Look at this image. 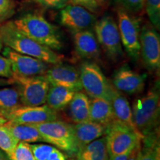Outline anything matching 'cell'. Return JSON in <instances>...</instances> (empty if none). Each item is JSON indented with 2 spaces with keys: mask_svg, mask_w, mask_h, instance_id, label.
<instances>
[{
  "mask_svg": "<svg viewBox=\"0 0 160 160\" xmlns=\"http://www.w3.org/2000/svg\"><path fill=\"white\" fill-rule=\"evenodd\" d=\"M0 42L17 53L35 57L51 65L62 63L63 61V56L24 34L17 28L13 21L6 22L0 25Z\"/></svg>",
  "mask_w": 160,
  "mask_h": 160,
  "instance_id": "cell-1",
  "label": "cell"
},
{
  "mask_svg": "<svg viewBox=\"0 0 160 160\" xmlns=\"http://www.w3.org/2000/svg\"><path fill=\"white\" fill-rule=\"evenodd\" d=\"M22 33L37 42L53 51H60L63 47L61 34L57 26L49 22L39 13H27L13 21Z\"/></svg>",
  "mask_w": 160,
  "mask_h": 160,
  "instance_id": "cell-2",
  "label": "cell"
},
{
  "mask_svg": "<svg viewBox=\"0 0 160 160\" xmlns=\"http://www.w3.org/2000/svg\"><path fill=\"white\" fill-rule=\"evenodd\" d=\"M159 110V92L157 88L150 89L133 105V124L143 137L157 131Z\"/></svg>",
  "mask_w": 160,
  "mask_h": 160,
  "instance_id": "cell-3",
  "label": "cell"
},
{
  "mask_svg": "<svg viewBox=\"0 0 160 160\" xmlns=\"http://www.w3.org/2000/svg\"><path fill=\"white\" fill-rule=\"evenodd\" d=\"M33 125L45 142L50 143L70 155L77 154L79 148L73 133V125L57 119Z\"/></svg>",
  "mask_w": 160,
  "mask_h": 160,
  "instance_id": "cell-4",
  "label": "cell"
},
{
  "mask_svg": "<svg viewBox=\"0 0 160 160\" xmlns=\"http://www.w3.org/2000/svg\"><path fill=\"white\" fill-rule=\"evenodd\" d=\"M105 137L108 157L133 150L143 138L137 129L117 119L106 127Z\"/></svg>",
  "mask_w": 160,
  "mask_h": 160,
  "instance_id": "cell-5",
  "label": "cell"
},
{
  "mask_svg": "<svg viewBox=\"0 0 160 160\" xmlns=\"http://www.w3.org/2000/svg\"><path fill=\"white\" fill-rule=\"evenodd\" d=\"M9 79L10 83L17 85L22 105L39 106L45 103L50 84L44 75L21 77L13 74Z\"/></svg>",
  "mask_w": 160,
  "mask_h": 160,
  "instance_id": "cell-6",
  "label": "cell"
},
{
  "mask_svg": "<svg viewBox=\"0 0 160 160\" xmlns=\"http://www.w3.org/2000/svg\"><path fill=\"white\" fill-rule=\"evenodd\" d=\"M79 73L82 90L90 97L109 100L113 85L97 63L91 61L84 62L80 65Z\"/></svg>",
  "mask_w": 160,
  "mask_h": 160,
  "instance_id": "cell-7",
  "label": "cell"
},
{
  "mask_svg": "<svg viewBox=\"0 0 160 160\" xmlns=\"http://www.w3.org/2000/svg\"><path fill=\"white\" fill-rule=\"evenodd\" d=\"M94 32L99 45L110 59L117 61L123 55L117 23L111 16H105L96 22Z\"/></svg>",
  "mask_w": 160,
  "mask_h": 160,
  "instance_id": "cell-8",
  "label": "cell"
},
{
  "mask_svg": "<svg viewBox=\"0 0 160 160\" xmlns=\"http://www.w3.org/2000/svg\"><path fill=\"white\" fill-rule=\"evenodd\" d=\"M117 17L122 45L129 57L137 61L140 57V19L120 8Z\"/></svg>",
  "mask_w": 160,
  "mask_h": 160,
  "instance_id": "cell-9",
  "label": "cell"
},
{
  "mask_svg": "<svg viewBox=\"0 0 160 160\" xmlns=\"http://www.w3.org/2000/svg\"><path fill=\"white\" fill-rule=\"evenodd\" d=\"M13 124H37L58 119L57 112L47 105L39 106L21 105L2 115Z\"/></svg>",
  "mask_w": 160,
  "mask_h": 160,
  "instance_id": "cell-10",
  "label": "cell"
},
{
  "mask_svg": "<svg viewBox=\"0 0 160 160\" xmlns=\"http://www.w3.org/2000/svg\"><path fill=\"white\" fill-rule=\"evenodd\" d=\"M4 57L9 59L13 74L21 77L44 75L48 69V63L37 58L17 53L9 48L3 49Z\"/></svg>",
  "mask_w": 160,
  "mask_h": 160,
  "instance_id": "cell-11",
  "label": "cell"
},
{
  "mask_svg": "<svg viewBox=\"0 0 160 160\" xmlns=\"http://www.w3.org/2000/svg\"><path fill=\"white\" fill-rule=\"evenodd\" d=\"M140 55L149 71L160 68V38L153 26L145 25L140 32Z\"/></svg>",
  "mask_w": 160,
  "mask_h": 160,
  "instance_id": "cell-12",
  "label": "cell"
},
{
  "mask_svg": "<svg viewBox=\"0 0 160 160\" xmlns=\"http://www.w3.org/2000/svg\"><path fill=\"white\" fill-rule=\"evenodd\" d=\"M59 21L61 25L75 32L92 28L97 22V17L82 6L71 3L62 8Z\"/></svg>",
  "mask_w": 160,
  "mask_h": 160,
  "instance_id": "cell-13",
  "label": "cell"
},
{
  "mask_svg": "<svg viewBox=\"0 0 160 160\" xmlns=\"http://www.w3.org/2000/svg\"><path fill=\"white\" fill-rule=\"evenodd\" d=\"M51 85L62 86L77 92L82 90L79 73L73 66L59 63L48 68L44 74Z\"/></svg>",
  "mask_w": 160,
  "mask_h": 160,
  "instance_id": "cell-14",
  "label": "cell"
},
{
  "mask_svg": "<svg viewBox=\"0 0 160 160\" xmlns=\"http://www.w3.org/2000/svg\"><path fill=\"white\" fill-rule=\"evenodd\" d=\"M146 78V74H141L128 65H124L115 72L111 83L119 91L127 94H136L143 91Z\"/></svg>",
  "mask_w": 160,
  "mask_h": 160,
  "instance_id": "cell-15",
  "label": "cell"
},
{
  "mask_svg": "<svg viewBox=\"0 0 160 160\" xmlns=\"http://www.w3.org/2000/svg\"><path fill=\"white\" fill-rule=\"evenodd\" d=\"M76 51L80 57L86 59H97L101 54L100 46L95 33L91 29L73 32Z\"/></svg>",
  "mask_w": 160,
  "mask_h": 160,
  "instance_id": "cell-16",
  "label": "cell"
},
{
  "mask_svg": "<svg viewBox=\"0 0 160 160\" xmlns=\"http://www.w3.org/2000/svg\"><path fill=\"white\" fill-rule=\"evenodd\" d=\"M73 130L78 148L83 147L105 134L106 127L101 124L88 120L73 125Z\"/></svg>",
  "mask_w": 160,
  "mask_h": 160,
  "instance_id": "cell-17",
  "label": "cell"
},
{
  "mask_svg": "<svg viewBox=\"0 0 160 160\" xmlns=\"http://www.w3.org/2000/svg\"><path fill=\"white\" fill-rule=\"evenodd\" d=\"M108 101L112 106L115 119L137 129L133 122L132 109L128 100L120 91L116 89L113 85L111 88Z\"/></svg>",
  "mask_w": 160,
  "mask_h": 160,
  "instance_id": "cell-18",
  "label": "cell"
},
{
  "mask_svg": "<svg viewBox=\"0 0 160 160\" xmlns=\"http://www.w3.org/2000/svg\"><path fill=\"white\" fill-rule=\"evenodd\" d=\"M116 119L108 100L103 98H91L90 100L89 120L105 127Z\"/></svg>",
  "mask_w": 160,
  "mask_h": 160,
  "instance_id": "cell-19",
  "label": "cell"
},
{
  "mask_svg": "<svg viewBox=\"0 0 160 160\" xmlns=\"http://www.w3.org/2000/svg\"><path fill=\"white\" fill-rule=\"evenodd\" d=\"M68 106L69 117L75 124L89 120L90 99L84 92H75Z\"/></svg>",
  "mask_w": 160,
  "mask_h": 160,
  "instance_id": "cell-20",
  "label": "cell"
},
{
  "mask_svg": "<svg viewBox=\"0 0 160 160\" xmlns=\"http://www.w3.org/2000/svg\"><path fill=\"white\" fill-rule=\"evenodd\" d=\"M75 91L67 88L50 85L45 103L53 111H62L68 105Z\"/></svg>",
  "mask_w": 160,
  "mask_h": 160,
  "instance_id": "cell-21",
  "label": "cell"
},
{
  "mask_svg": "<svg viewBox=\"0 0 160 160\" xmlns=\"http://www.w3.org/2000/svg\"><path fill=\"white\" fill-rule=\"evenodd\" d=\"M77 160H108L105 137H99L83 147L77 153Z\"/></svg>",
  "mask_w": 160,
  "mask_h": 160,
  "instance_id": "cell-22",
  "label": "cell"
},
{
  "mask_svg": "<svg viewBox=\"0 0 160 160\" xmlns=\"http://www.w3.org/2000/svg\"><path fill=\"white\" fill-rule=\"evenodd\" d=\"M11 134L19 142L36 143L44 142L38 129L32 124H13L7 122L5 125Z\"/></svg>",
  "mask_w": 160,
  "mask_h": 160,
  "instance_id": "cell-23",
  "label": "cell"
},
{
  "mask_svg": "<svg viewBox=\"0 0 160 160\" xmlns=\"http://www.w3.org/2000/svg\"><path fill=\"white\" fill-rule=\"evenodd\" d=\"M142 142H143V145L141 144L137 160H160V148L157 132L144 137Z\"/></svg>",
  "mask_w": 160,
  "mask_h": 160,
  "instance_id": "cell-24",
  "label": "cell"
},
{
  "mask_svg": "<svg viewBox=\"0 0 160 160\" xmlns=\"http://www.w3.org/2000/svg\"><path fill=\"white\" fill-rule=\"evenodd\" d=\"M22 105L19 92L15 88H0V115L13 111Z\"/></svg>",
  "mask_w": 160,
  "mask_h": 160,
  "instance_id": "cell-25",
  "label": "cell"
},
{
  "mask_svg": "<svg viewBox=\"0 0 160 160\" xmlns=\"http://www.w3.org/2000/svg\"><path fill=\"white\" fill-rule=\"evenodd\" d=\"M36 160H67L62 151L47 144H30Z\"/></svg>",
  "mask_w": 160,
  "mask_h": 160,
  "instance_id": "cell-26",
  "label": "cell"
},
{
  "mask_svg": "<svg viewBox=\"0 0 160 160\" xmlns=\"http://www.w3.org/2000/svg\"><path fill=\"white\" fill-rule=\"evenodd\" d=\"M19 141L11 134L5 126H0V149L10 156L17 147Z\"/></svg>",
  "mask_w": 160,
  "mask_h": 160,
  "instance_id": "cell-27",
  "label": "cell"
},
{
  "mask_svg": "<svg viewBox=\"0 0 160 160\" xmlns=\"http://www.w3.org/2000/svg\"><path fill=\"white\" fill-rule=\"evenodd\" d=\"M145 8L152 25L160 28V0H145Z\"/></svg>",
  "mask_w": 160,
  "mask_h": 160,
  "instance_id": "cell-28",
  "label": "cell"
},
{
  "mask_svg": "<svg viewBox=\"0 0 160 160\" xmlns=\"http://www.w3.org/2000/svg\"><path fill=\"white\" fill-rule=\"evenodd\" d=\"M8 158L10 160H36L30 144L25 142H19Z\"/></svg>",
  "mask_w": 160,
  "mask_h": 160,
  "instance_id": "cell-29",
  "label": "cell"
},
{
  "mask_svg": "<svg viewBox=\"0 0 160 160\" xmlns=\"http://www.w3.org/2000/svg\"><path fill=\"white\" fill-rule=\"evenodd\" d=\"M120 8L130 13H141L145 9V0H115Z\"/></svg>",
  "mask_w": 160,
  "mask_h": 160,
  "instance_id": "cell-30",
  "label": "cell"
},
{
  "mask_svg": "<svg viewBox=\"0 0 160 160\" xmlns=\"http://www.w3.org/2000/svg\"><path fill=\"white\" fill-rule=\"evenodd\" d=\"M14 13V4L12 0H0V22L5 21Z\"/></svg>",
  "mask_w": 160,
  "mask_h": 160,
  "instance_id": "cell-31",
  "label": "cell"
},
{
  "mask_svg": "<svg viewBox=\"0 0 160 160\" xmlns=\"http://www.w3.org/2000/svg\"><path fill=\"white\" fill-rule=\"evenodd\" d=\"M13 75L9 59L0 55V77L11 78Z\"/></svg>",
  "mask_w": 160,
  "mask_h": 160,
  "instance_id": "cell-32",
  "label": "cell"
},
{
  "mask_svg": "<svg viewBox=\"0 0 160 160\" xmlns=\"http://www.w3.org/2000/svg\"><path fill=\"white\" fill-rule=\"evenodd\" d=\"M71 4L82 6L92 13H97L99 11V5L96 0H69Z\"/></svg>",
  "mask_w": 160,
  "mask_h": 160,
  "instance_id": "cell-33",
  "label": "cell"
},
{
  "mask_svg": "<svg viewBox=\"0 0 160 160\" xmlns=\"http://www.w3.org/2000/svg\"><path fill=\"white\" fill-rule=\"evenodd\" d=\"M45 8L53 9H62L68 4L69 0H37Z\"/></svg>",
  "mask_w": 160,
  "mask_h": 160,
  "instance_id": "cell-34",
  "label": "cell"
},
{
  "mask_svg": "<svg viewBox=\"0 0 160 160\" xmlns=\"http://www.w3.org/2000/svg\"><path fill=\"white\" fill-rule=\"evenodd\" d=\"M133 150H131V151H128L125 152V153H120V154L113 156V157H108V160H128V157L131 155V152Z\"/></svg>",
  "mask_w": 160,
  "mask_h": 160,
  "instance_id": "cell-35",
  "label": "cell"
},
{
  "mask_svg": "<svg viewBox=\"0 0 160 160\" xmlns=\"http://www.w3.org/2000/svg\"><path fill=\"white\" fill-rule=\"evenodd\" d=\"M140 147H141V142L139 145H137L134 148L132 151L131 155L128 157V160H137L138 159V156H139V152L140 150Z\"/></svg>",
  "mask_w": 160,
  "mask_h": 160,
  "instance_id": "cell-36",
  "label": "cell"
},
{
  "mask_svg": "<svg viewBox=\"0 0 160 160\" xmlns=\"http://www.w3.org/2000/svg\"><path fill=\"white\" fill-rule=\"evenodd\" d=\"M8 159H9V158L7 156V154L3 151H2L0 149V160H8Z\"/></svg>",
  "mask_w": 160,
  "mask_h": 160,
  "instance_id": "cell-37",
  "label": "cell"
},
{
  "mask_svg": "<svg viewBox=\"0 0 160 160\" xmlns=\"http://www.w3.org/2000/svg\"><path fill=\"white\" fill-rule=\"evenodd\" d=\"M97 2L98 3V5H99V7H104L107 5L108 0H96Z\"/></svg>",
  "mask_w": 160,
  "mask_h": 160,
  "instance_id": "cell-38",
  "label": "cell"
},
{
  "mask_svg": "<svg viewBox=\"0 0 160 160\" xmlns=\"http://www.w3.org/2000/svg\"><path fill=\"white\" fill-rule=\"evenodd\" d=\"M7 122H8V119H6V118L2 117V115H0V126L5 125Z\"/></svg>",
  "mask_w": 160,
  "mask_h": 160,
  "instance_id": "cell-39",
  "label": "cell"
},
{
  "mask_svg": "<svg viewBox=\"0 0 160 160\" xmlns=\"http://www.w3.org/2000/svg\"><path fill=\"white\" fill-rule=\"evenodd\" d=\"M2 49H3V45L2 44L1 42H0V52L2 51Z\"/></svg>",
  "mask_w": 160,
  "mask_h": 160,
  "instance_id": "cell-40",
  "label": "cell"
}]
</instances>
